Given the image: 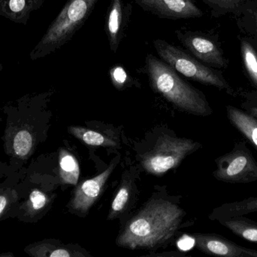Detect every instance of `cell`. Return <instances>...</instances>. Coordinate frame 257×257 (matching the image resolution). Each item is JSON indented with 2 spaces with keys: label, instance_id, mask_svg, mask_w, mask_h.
Returning a JSON list of instances; mask_svg holds the SVG:
<instances>
[{
  "label": "cell",
  "instance_id": "1",
  "mask_svg": "<svg viewBox=\"0 0 257 257\" xmlns=\"http://www.w3.org/2000/svg\"><path fill=\"white\" fill-rule=\"evenodd\" d=\"M186 217L177 199L155 195L120 226L115 244L130 250L166 248L181 234V229L194 224Z\"/></svg>",
  "mask_w": 257,
  "mask_h": 257
},
{
  "label": "cell",
  "instance_id": "2",
  "mask_svg": "<svg viewBox=\"0 0 257 257\" xmlns=\"http://www.w3.org/2000/svg\"><path fill=\"white\" fill-rule=\"evenodd\" d=\"M49 93H29L6 102L2 111L6 126L1 139L9 165L15 172L26 167L40 144L47 139Z\"/></svg>",
  "mask_w": 257,
  "mask_h": 257
},
{
  "label": "cell",
  "instance_id": "3",
  "mask_svg": "<svg viewBox=\"0 0 257 257\" xmlns=\"http://www.w3.org/2000/svg\"><path fill=\"white\" fill-rule=\"evenodd\" d=\"M146 69L152 88L177 108L203 117L212 114V108L204 95L181 79L165 62L148 54Z\"/></svg>",
  "mask_w": 257,
  "mask_h": 257
},
{
  "label": "cell",
  "instance_id": "4",
  "mask_svg": "<svg viewBox=\"0 0 257 257\" xmlns=\"http://www.w3.org/2000/svg\"><path fill=\"white\" fill-rule=\"evenodd\" d=\"M56 184L41 172L35 160L24 167L18 183L20 200L11 216L25 223H36L42 220L52 208L57 195Z\"/></svg>",
  "mask_w": 257,
  "mask_h": 257
},
{
  "label": "cell",
  "instance_id": "5",
  "mask_svg": "<svg viewBox=\"0 0 257 257\" xmlns=\"http://www.w3.org/2000/svg\"><path fill=\"white\" fill-rule=\"evenodd\" d=\"M99 0H68L42 39L30 53L31 60L43 58L66 45L84 25Z\"/></svg>",
  "mask_w": 257,
  "mask_h": 257
},
{
  "label": "cell",
  "instance_id": "6",
  "mask_svg": "<svg viewBox=\"0 0 257 257\" xmlns=\"http://www.w3.org/2000/svg\"><path fill=\"white\" fill-rule=\"evenodd\" d=\"M154 48L163 62L187 78L220 90H228L229 84L223 75L201 63L178 47L157 39Z\"/></svg>",
  "mask_w": 257,
  "mask_h": 257
},
{
  "label": "cell",
  "instance_id": "7",
  "mask_svg": "<svg viewBox=\"0 0 257 257\" xmlns=\"http://www.w3.org/2000/svg\"><path fill=\"white\" fill-rule=\"evenodd\" d=\"M200 147V144L191 139L163 136L152 150L142 156V167L151 175H163L178 167L189 154Z\"/></svg>",
  "mask_w": 257,
  "mask_h": 257
},
{
  "label": "cell",
  "instance_id": "8",
  "mask_svg": "<svg viewBox=\"0 0 257 257\" xmlns=\"http://www.w3.org/2000/svg\"><path fill=\"white\" fill-rule=\"evenodd\" d=\"M216 179L229 184H247L257 181V162L244 142L216 160Z\"/></svg>",
  "mask_w": 257,
  "mask_h": 257
},
{
  "label": "cell",
  "instance_id": "9",
  "mask_svg": "<svg viewBox=\"0 0 257 257\" xmlns=\"http://www.w3.org/2000/svg\"><path fill=\"white\" fill-rule=\"evenodd\" d=\"M115 164H111L102 173L77 186L66 205L68 211L81 218L88 216L90 210L104 192L105 184L112 173Z\"/></svg>",
  "mask_w": 257,
  "mask_h": 257
},
{
  "label": "cell",
  "instance_id": "10",
  "mask_svg": "<svg viewBox=\"0 0 257 257\" xmlns=\"http://www.w3.org/2000/svg\"><path fill=\"white\" fill-rule=\"evenodd\" d=\"M199 251L214 257H257V250L243 247L217 233H192Z\"/></svg>",
  "mask_w": 257,
  "mask_h": 257
},
{
  "label": "cell",
  "instance_id": "11",
  "mask_svg": "<svg viewBox=\"0 0 257 257\" xmlns=\"http://www.w3.org/2000/svg\"><path fill=\"white\" fill-rule=\"evenodd\" d=\"M178 39L193 56L212 67L226 68L228 60L221 50L211 39L191 32H176Z\"/></svg>",
  "mask_w": 257,
  "mask_h": 257
},
{
  "label": "cell",
  "instance_id": "12",
  "mask_svg": "<svg viewBox=\"0 0 257 257\" xmlns=\"http://www.w3.org/2000/svg\"><path fill=\"white\" fill-rule=\"evenodd\" d=\"M147 12L162 18L188 19L199 18L202 12L193 0H136Z\"/></svg>",
  "mask_w": 257,
  "mask_h": 257
},
{
  "label": "cell",
  "instance_id": "13",
  "mask_svg": "<svg viewBox=\"0 0 257 257\" xmlns=\"http://www.w3.org/2000/svg\"><path fill=\"white\" fill-rule=\"evenodd\" d=\"M24 253L30 257H96L77 243H64L45 238L26 246Z\"/></svg>",
  "mask_w": 257,
  "mask_h": 257
},
{
  "label": "cell",
  "instance_id": "14",
  "mask_svg": "<svg viewBox=\"0 0 257 257\" xmlns=\"http://www.w3.org/2000/svg\"><path fill=\"white\" fill-rule=\"evenodd\" d=\"M130 12L131 6L130 5L125 6L123 0H112L108 8L105 31L108 36L110 48L114 53L121 42Z\"/></svg>",
  "mask_w": 257,
  "mask_h": 257
},
{
  "label": "cell",
  "instance_id": "15",
  "mask_svg": "<svg viewBox=\"0 0 257 257\" xmlns=\"http://www.w3.org/2000/svg\"><path fill=\"white\" fill-rule=\"evenodd\" d=\"M45 0H0V16L15 24L27 25L32 14L43 6Z\"/></svg>",
  "mask_w": 257,
  "mask_h": 257
},
{
  "label": "cell",
  "instance_id": "16",
  "mask_svg": "<svg viewBox=\"0 0 257 257\" xmlns=\"http://www.w3.org/2000/svg\"><path fill=\"white\" fill-rule=\"evenodd\" d=\"M24 169L13 172L0 183V223L11 218L14 210L19 202L18 183L22 177Z\"/></svg>",
  "mask_w": 257,
  "mask_h": 257
},
{
  "label": "cell",
  "instance_id": "17",
  "mask_svg": "<svg viewBox=\"0 0 257 257\" xmlns=\"http://www.w3.org/2000/svg\"><path fill=\"white\" fill-rule=\"evenodd\" d=\"M134 204V191L131 181L123 180L119 187L108 211L107 220H119L120 226L124 224L130 216Z\"/></svg>",
  "mask_w": 257,
  "mask_h": 257
},
{
  "label": "cell",
  "instance_id": "18",
  "mask_svg": "<svg viewBox=\"0 0 257 257\" xmlns=\"http://www.w3.org/2000/svg\"><path fill=\"white\" fill-rule=\"evenodd\" d=\"M229 121L257 148V119L233 106L226 107Z\"/></svg>",
  "mask_w": 257,
  "mask_h": 257
},
{
  "label": "cell",
  "instance_id": "19",
  "mask_svg": "<svg viewBox=\"0 0 257 257\" xmlns=\"http://www.w3.org/2000/svg\"><path fill=\"white\" fill-rule=\"evenodd\" d=\"M253 212H257V196L238 202L223 204L220 207L214 208L208 217L212 221H217L220 219L244 216Z\"/></svg>",
  "mask_w": 257,
  "mask_h": 257
},
{
  "label": "cell",
  "instance_id": "20",
  "mask_svg": "<svg viewBox=\"0 0 257 257\" xmlns=\"http://www.w3.org/2000/svg\"><path fill=\"white\" fill-rule=\"evenodd\" d=\"M80 166L75 156L66 148L58 152L59 183L67 185H77L80 177Z\"/></svg>",
  "mask_w": 257,
  "mask_h": 257
},
{
  "label": "cell",
  "instance_id": "21",
  "mask_svg": "<svg viewBox=\"0 0 257 257\" xmlns=\"http://www.w3.org/2000/svg\"><path fill=\"white\" fill-rule=\"evenodd\" d=\"M222 226L242 239L257 244V222L244 216L217 220Z\"/></svg>",
  "mask_w": 257,
  "mask_h": 257
},
{
  "label": "cell",
  "instance_id": "22",
  "mask_svg": "<svg viewBox=\"0 0 257 257\" xmlns=\"http://www.w3.org/2000/svg\"><path fill=\"white\" fill-rule=\"evenodd\" d=\"M68 132L83 143L90 146L105 148H114L117 146V142L111 138L90 128L71 126L68 127Z\"/></svg>",
  "mask_w": 257,
  "mask_h": 257
},
{
  "label": "cell",
  "instance_id": "23",
  "mask_svg": "<svg viewBox=\"0 0 257 257\" xmlns=\"http://www.w3.org/2000/svg\"><path fill=\"white\" fill-rule=\"evenodd\" d=\"M241 53L246 71L253 84L257 87V54L247 40L241 42Z\"/></svg>",
  "mask_w": 257,
  "mask_h": 257
},
{
  "label": "cell",
  "instance_id": "24",
  "mask_svg": "<svg viewBox=\"0 0 257 257\" xmlns=\"http://www.w3.org/2000/svg\"><path fill=\"white\" fill-rule=\"evenodd\" d=\"M110 76L114 87L117 89H122L127 82V73L123 67L116 66L110 70Z\"/></svg>",
  "mask_w": 257,
  "mask_h": 257
},
{
  "label": "cell",
  "instance_id": "25",
  "mask_svg": "<svg viewBox=\"0 0 257 257\" xmlns=\"http://www.w3.org/2000/svg\"><path fill=\"white\" fill-rule=\"evenodd\" d=\"M139 257H193L190 255L186 254L182 250H172L165 252H150L148 254L142 255Z\"/></svg>",
  "mask_w": 257,
  "mask_h": 257
},
{
  "label": "cell",
  "instance_id": "26",
  "mask_svg": "<svg viewBox=\"0 0 257 257\" xmlns=\"http://www.w3.org/2000/svg\"><path fill=\"white\" fill-rule=\"evenodd\" d=\"M210 4L223 9H234L241 3V0H206Z\"/></svg>",
  "mask_w": 257,
  "mask_h": 257
},
{
  "label": "cell",
  "instance_id": "27",
  "mask_svg": "<svg viewBox=\"0 0 257 257\" xmlns=\"http://www.w3.org/2000/svg\"><path fill=\"white\" fill-rule=\"evenodd\" d=\"M13 172H15L9 163H4L0 160V178H6Z\"/></svg>",
  "mask_w": 257,
  "mask_h": 257
},
{
  "label": "cell",
  "instance_id": "28",
  "mask_svg": "<svg viewBox=\"0 0 257 257\" xmlns=\"http://www.w3.org/2000/svg\"><path fill=\"white\" fill-rule=\"evenodd\" d=\"M0 257H15L12 252H4L0 253Z\"/></svg>",
  "mask_w": 257,
  "mask_h": 257
},
{
  "label": "cell",
  "instance_id": "29",
  "mask_svg": "<svg viewBox=\"0 0 257 257\" xmlns=\"http://www.w3.org/2000/svg\"><path fill=\"white\" fill-rule=\"evenodd\" d=\"M250 113H251V115L253 116L255 118L257 119V108H253L250 109Z\"/></svg>",
  "mask_w": 257,
  "mask_h": 257
},
{
  "label": "cell",
  "instance_id": "30",
  "mask_svg": "<svg viewBox=\"0 0 257 257\" xmlns=\"http://www.w3.org/2000/svg\"><path fill=\"white\" fill-rule=\"evenodd\" d=\"M254 17H255V21H256V33H257V11L256 12H255Z\"/></svg>",
  "mask_w": 257,
  "mask_h": 257
},
{
  "label": "cell",
  "instance_id": "31",
  "mask_svg": "<svg viewBox=\"0 0 257 257\" xmlns=\"http://www.w3.org/2000/svg\"><path fill=\"white\" fill-rule=\"evenodd\" d=\"M3 65L0 63V73H1L2 71H3Z\"/></svg>",
  "mask_w": 257,
  "mask_h": 257
},
{
  "label": "cell",
  "instance_id": "32",
  "mask_svg": "<svg viewBox=\"0 0 257 257\" xmlns=\"http://www.w3.org/2000/svg\"><path fill=\"white\" fill-rule=\"evenodd\" d=\"M2 121H3V118H1V117H0V123H1Z\"/></svg>",
  "mask_w": 257,
  "mask_h": 257
}]
</instances>
